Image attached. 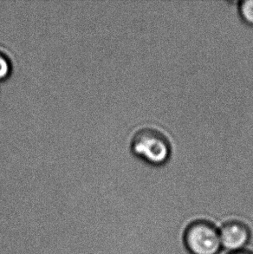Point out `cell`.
<instances>
[{"label": "cell", "mask_w": 253, "mask_h": 254, "mask_svg": "<svg viewBox=\"0 0 253 254\" xmlns=\"http://www.w3.org/2000/svg\"><path fill=\"white\" fill-rule=\"evenodd\" d=\"M240 14L246 23L253 25V0H246L240 3Z\"/></svg>", "instance_id": "4"}, {"label": "cell", "mask_w": 253, "mask_h": 254, "mask_svg": "<svg viewBox=\"0 0 253 254\" xmlns=\"http://www.w3.org/2000/svg\"><path fill=\"white\" fill-rule=\"evenodd\" d=\"M11 66L10 58L6 51L0 46V78L6 76Z\"/></svg>", "instance_id": "5"}, {"label": "cell", "mask_w": 253, "mask_h": 254, "mask_svg": "<svg viewBox=\"0 0 253 254\" xmlns=\"http://www.w3.org/2000/svg\"><path fill=\"white\" fill-rule=\"evenodd\" d=\"M133 153L150 165L161 166L171 155V143L168 136L154 127L137 131L131 141Z\"/></svg>", "instance_id": "1"}, {"label": "cell", "mask_w": 253, "mask_h": 254, "mask_svg": "<svg viewBox=\"0 0 253 254\" xmlns=\"http://www.w3.org/2000/svg\"><path fill=\"white\" fill-rule=\"evenodd\" d=\"M183 243L189 254H223L219 227L206 220H196L187 226Z\"/></svg>", "instance_id": "2"}, {"label": "cell", "mask_w": 253, "mask_h": 254, "mask_svg": "<svg viewBox=\"0 0 253 254\" xmlns=\"http://www.w3.org/2000/svg\"><path fill=\"white\" fill-rule=\"evenodd\" d=\"M226 254H253V252L251 251L249 249H244V250H240V251L233 252V253H228Z\"/></svg>", "instance_id": "6"}, {"label": "cell", "mask_w": 253, "mask_h": 254, "mask_svg": "<svg viewBox=\"0 0 253 254\" xmlns=\"http://www.w3.org/2000/svg\"><path fill=\"white\" fill-rule=\"evenodd\" d=\"M223 254L247 249L250 243V227L239 220H227L219 227Z\"/></svg>", "instance_id": "3"}]
</instances>
